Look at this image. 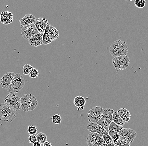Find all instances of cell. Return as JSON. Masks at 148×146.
I'll return each mask as SVG.
<instances>
[{
    "instance_id": "cell-1",
    "label": "cell",
    "mask_w": 148,
    "mask_h": 146,
    "mask_svg": "<svg viewBox=\"0 0 148 146\" xmlns=\"http://www.w3.org/2000/svg\"><path fill=\"white\" fill-rule=\"evenodd\" d=\"M21 109L24 112L35 110L38 105L36 98L31 94H25L20 98Z\"/></svg>"
},
{
    "instance_id": "cell-2",
    "label": "cell",
    "mask_w": 148,
    "mask_h": 146,
    "mask_svg": "<svg viewBox=\"0 0 148 146\" xmlns=\"http://www.w3.org/2000/svg\"><path fill=\"white\" fill-rule=\"evenodd\" d=\"M16 117V111L8 107L5 103L0 104V121L12 123Z\"/></svg>"
},
{
    "instance_id": "cell-3",
    "label": "cell",
    "mask_w": 148,
    "mask_h": 146,
    "mask_svg": "<svg viewBox=\"0 0 148 146\" xmlns=\"http://www.w3.org/2000/svg\"><path fill=\"white\" fill-rule=\"evenodd\" d=\"M25 85V79L23 76L20 73L16 74L7 88V91L9 93H18L23 89Z\"/></svg>"
},
{
    "instance_id": "cell-4",
    "label": "cell",
    "mask_w": 148,
    "mask_h": 146,
    "mask_svg": "<svg viewBox=\"0 0 148 146\" xmlns=\"http://www.w3.org/2000/svg\"><path fill=\"white\" fill-rule=\"evenodd\" d=\"M20 98L16 93H10L5 98L4 102L9 108L17 111L21 109Z\"/></svg>"
},
{
    "instance_id": "cell-5",
    "label": "cell",
    "mask_w": 148,
    "mask_h": 146,
    "mask_svg": "<svg viewBox=\"0 0 148 146\" xmlns=\"http://www.w3.org/2000/svg\"><path fill=\"white\" fill-rule=\"evenodd\" d=\"M114 111L111 109H105L101 118L98 121L97 124L104 127L108 132L109 126L112 121V116Z\"/></svg>"
},
{
    "instance_id": "cell-6",
    "label": "cell",
    "mask_w": 148,
    "mask_h": 146,
    "mask_svg": "<svg viewBox=\"0 0 148 146\" xmlns=\"http://www.w3.org/2000/svg\"><path fill=\"white\" fill-rule=\"evenodd\" d=\"M130 62L129 57L127 55L114 57L112 60L113 65L118 71H123L126 69L129 66Z\"/></svg>"
},
{
    "instance_id": "cell-7",
    "label": "cell",
    "mask_w": 148,
    "mask_h": 146,
    "mask_svg": "<svg viewBox=\"0 0 148 146\" xmlns=\"http://www.w3.org/2000/svg\"><path fill=\"white\" fill-rule=\"evenodd\" d=\"M104 109L100 106H96L88 112L87 117L89 122L97 123L101 118Z\"/></svg>"
},
{
    "instance_id": "cell-8",
    "label": "cell",
    "mask_w": 148,
    "mask_h": 146,
    "mask_svg": "<svg viewBox=\"0 0 148 146\" xmlns=\"http://www.w3.org/2000/svg\"><path fill=\"white\" fill-rule=\"evenodd\" d=\"M120 139L127 142H133L137 136L136 131L130 128H123L118 133Z\"/></svg>"
},
{
    "instance_id": "cell-9",
    "label": "cell",
    "mask_w": 148,
    "mask_h": 146,
    "mask_svg": "<svg viewBox=\"0 0 148 146\" xmlns=\"http://www.w3.org/2000/svg\"><path fill=\"white\" fill-rule=\"evenodd\" d=\"M21 34L23 38L29 39L35 34L39 33L34 23L25 26H21Z\"/></svg>"
},
{
    "instance_id": "cell-10",
    "label": "cell",
    "mask_w": 148,
    "mask_h": 146,
    "mask_svg": "<svg viewBox=\"0 0 148 146\" xmlns=\"http://www.w3.org/2000/svg\"><path fill=\"white\" fill-rule=\"evenodd\" d=\"M87 129L90 132L97 133L102 137L104 134H108V132L104 127L97 123L90 122L87 126Z\"/></svg>"
},
{
    "instance_id": "cell-11",
    "label": "cell",
    "mask_w": 148,
    "mask_h": 146,
    "mask_svg": "<svg viewBox=\"0 0 148 146\" xmlns=\"http://www.w3.org/2000/svg\"><path fill=\"white\" fill-rule=\"evenodd\" d=\"M15 75V74L13 72H9L5 74L1 79L2 87L4 89H7L9 87Z\"/></svg>"
},
{
    "instance_id": "cell-12",
    "label": "cell",
    "mask_w": 148,
    "mask_h": 146,
    "mask_svg": "<svg viewBox=\"0 0 148 146\" xmlns=\"http://www.w3.org/2000/svg\"><path fill=\"white\" fill-rule=\"evenodd\" d=\"M43 33H38L28 39L29 43L32 47H37L41 46L42 44Z\"/></svg>"
},
{
    "instance_id": "cell-13",
    "label": "cell",
    "mask_w": 148,
    "mask_h": 146,
    "mask_svg": "<svg viewBox=\"0 0 148 146\" xmlns=\"http://www.w3.org/2000/svg\"><path fill=\"white\" fill-rule=\"evenodd\" d=\"M34 24L39 32L43 33L48 23V20L45 18H36Z\"/></svg>"
},
{
    "instance_id": "cell-14",
    "label": "cell",
    "mask_w": 148,
    "mask_h": 146,
    "mask_svg": "<svg viewBox=\"0 0 148 146\" xmlns=\"http://www.w3.org/2000/svg\"><path fill=\"white\" fill-rule=\"evenodd\" d=\"M14 14L9 11L2 12L0 16V20L2 23L9 25L13 21Z\"/></svg>"
},
{
    "instance_id": "cell-15",
    "label": "cell",
    "mask_w": 148,
    "mask_h": 146,
    "mask_svg": "<svg viewBox=\"0 0 148 146\" xmlns=\"http://www.w3.org/2000/svg\"><path fill=\"white\" fill-rule=\"evenodd\" d=\"M100 136L97 133L91 132L87 138V143L88 146H97L98 140Z\"/></svg>"
},
{
    "instance_id": "cell-16",
    "label": "cell",
    "mask_w": 148,
    "mask_h": 146,
    "mask_svg": "<svg viewBox=\"0 0 148 146\" xmlns=\"http://www.w3.org/2000/svg\"><path fill=\"white\" fill-rule=\"evenodd\" d=\"M36 19V17L32 15L26 14L23 18L19 20L20 27L25 26L34 23Z\"/></svg>"
},
{
    "instance_id": "cell-17",
    "label": "cell",
    "mask_w": 148,
    "mask_h": 146,
    "mask_svg": "<svg viewBox=\"0 0 148 146\" xmlns=\"http://www.w3.org/2000/svg\"><path fill=\"white\" fill-rule=\"evenodd\" d=\"M128 52L127 51H125L119 48H116L112 44L110 48V53L112 56L114 57H119L122 55H127Z\"/></svg>"
},
{
    "instance_id": "cell-18",
    "label": "cell",
    "mask_w": 148,
    "mask_h": 146,
    "mask_svg": "<svg viewBox=\"0 0 148 146\" xmlns=\"http://www.w3.org/2000/svg\"><path fill=\"white\" fill-rule=\"evenodd\" d=\"M123 128V127L120 126L113 121H112L109 126L108 134L112 137L115 134H118L119 132Z\"/></svg>"
},
{
    "instance_id": "cell-19",
    "label": "cell",
    "mask_w": 148,
    "mask_h": 146,
    "mask_svg": "<svg viewBox=\"0 0 148 146\" xmlns=\"http://www.w3.org/2000/svg\"><path fill=\"white\" fill-rule=\"evenodd\" d=\"M121 118L126 123H129L130 121L131 116L130 112L128 110L125 108H120L117 111Z\"/></svg>"
},
{
    "instance_id": "cell-20",
    "label": "cell",
    "mask_w": 148,
    "mask_h": 146,
    "mask_svg": "<svg viewBox=\"0 0 148 146\" xmlns=\"http://www.w3.org/2000/svg\"><path fill=\"white\" fill-rule=\"evenodd\" d=\"M112 45L116 48H119L120 49L128 52V49H129L128 47H127V43L124 41H122L120 40H118L113 42Z\"/></svg>"
},
{
    "instance_id": "cell-21",
    "label": "cell",
    "mask_w": 148,
    "mask_h": 146,
    "mask_svg": "<svg viewBox=\"0 0 148 146\" xmlns=\"http://www.w3.org/2000/svg\"><path fill=\"white\" fill-rule=\"evenodd\" d=\"M49 35L52 41H54L56 40L59 38V31L57 30V29L53 26L51 25L49 29Z\"/></svg>"
},
{
    "instance_id": "cell-22",
    "label": "cell",
    "mask_w": 148,
    "mask_h": 146,
    "mask_svg": "<svg viewBox=\"0 0 148 146\" xmlns=\"http://www.w3.org/2000/svg\"><path fill=\"white\" fill-rule=\"evenodd\" d=\"M51 25L48 24L45 31L43 33V39H42V44L44 45H48L52 42L49 35V29Z\"/></svg>"
},
{
    "instance_id": "cell-23",
    "label": "cell",
    "mask_w": 148,
    "mask_h": 146,
    "mask_svg": "<svg viewBox=\"0 0 148 146\" xmlns=\"http://www.w3.org/2000/svg\"><path fill=\"white\" fill-rule=\"evenodd\" d=\"M112 121L120 126L123 127L126 122L121 118L117 112H114L112 116Z\"/></svg>"
},
{
    "instance_id": "cell-24",
    "label": "cell",
    "mask_w": 148,
    "mask_h": 146,
    "mask_svg": "<svg viewBox=\"0 0 148 146\" xmlns=\"http://www.w3.org/2000/svg\"><path fill=\"white\" fill-rule=\"evenodd\" d=\"M86 103V101L83 97L81 96H77L74 100V104L77 108L84 107Z\"/></svg>"
},
{
    "instance_id": "cell-25",
    "label": "cell",
    "mask_w": 148,
    "mask_h": 146,
    "mask_svg": "<svg viewBox=\"0 0 148 146\" xmlns=\"http://www.w3.org/2000/svg\"><path fill=\"white\" fill-rule=\"evenodd\" d=\"M36 136L38 141H39L41 144H43L44 142L47 141V136L44 133L40 132V133H38L37 135Z\"/></svg>"
},
{
    "instance_id": "cell-26",
    "label": "cell",
    "mask_w": 148,
    "mask_h": 146,
    "mask_svg": "<svg viewBox=\"0 0 148 146\" xmlns=\"http://www.w3.org/2000/svg\"><path fill=\"white\" fill-rule=\"evenodd\" d=\"M34 68L33 66H31L29 64H25L24 66L23 67V74L24 75H29L30 73V72L32 71V69Z\"/></svg>"
},
{
    "instance_id": "cell-27",
    "label": "cell",
    "mask_w": 148,
    "mask_h": 146,
    "mask_svg": "<svg viewBox=\"0 0 148 146\" xmlns=\"http://www.w3.org/2000/svg\"><path fill=\"white\" fill-rule=\"evenodd\" d=\"M38 128L35 125H29L27 127V132L29 135H35L38 132Z\"/></svg>"
},
{
    "instance_id": "cell-28",
    "label": "cell",
    "mask_w": 148,
    "mask_h": 146,
    "mask_svg": "<svg viewBox=\"0 0 148 146\" xmlns=\"http://www.w3.org/2000/svg\"><path fill=\"white\" fill-rule=\"evenodd\" d=\"M52 121L55 124H59L62 122V118L59 114H55L52 117Z\"/></svg>"
},
{
    "instance_id": "cell-29",
    "label": "cell",
    "mask_w": 148,
    "mask_h": 146,
    "mask_svg": "<svg viewBox=\"0 0 148 146\" xmlns=\"http://www.w3.org/2000/svg\"><path fill=\"white\" fill-rule=\"evenodd\" d=\"M134 3L137 8L140 9L145 7L146 4V1L145 0H135Z\"/></svg>"
},
{
    "instance_id": "cell-30",
    "label": "cell",
    "mask_w": 148,
    "mask_h": 146,
    "mask_svg": "<svg viewBox=\"0 0 148 146\" xmlns=\"http://www.w3.org/2000/svg\"><path fill=\"white\" fill-rule=\"evenodd\" d=\"M39 73L38 71L37 70L36 68H33L32 70V71L30 72V73L29 74V77L31 78H36L38 76Z\"/></svg>"
},
{
    "instance_id": "cell-31",
    "label": "cell",
    "mask_w": 148,
    "mask_h": 146,
    "mask_svg": "<svg viewBox=\"0 0 148 146\" xmlns=\"http://www.w3.org/2000/svg\"><path fill=\"white\" fill-rule=\"evenodd\" d=\"M130 142H127L120 138L115 144L116 145L118 146H130Z\"/></svg>"
},
{
    "instance_id": "cell-32",
    "label": "cell",
    "mask_w": 148,
    "mask_h": 146,
    "mask_svg": "<svg viewBox=\"0 0 148 146\" xmlns=\"http://www.w3.org/2000/svg\"><path fill=\"white\" fill-rule=\"evenodd\" d=\"M102 137L107 145L110 144V143H112V142H113L112 138V137L109 134H104L103 135V136Z\"/></svg>"
},
{
    "instance_id": "cell-33",
    "label": "cell",
    "mask_w": 148,
    "mask_h": 146,
    "mask_svg": "<svg viewBox=\"0 0 148 146\" xmlns=\"http://www.w3.org/2000/svg\"><path fill=\"white\" fill-rule=\"evenodd\" d=\"M28 140L29 143L32 144H34L35 142L38 141L37 136L35 135H30L28 137Z\"/></svg>"
},
{
    "instance_id": "cell-34",
    "label": "cell",
    "mask_w": 148,
    "mask_h": 146,
    "mask_svg": "<svg viewBox=\"0 0 148 146\" xmlns=\"http://www.w3.org/2000/svg\"><path fill=\"white\" fill-rule=\"evenodd\" d=\"M106 142L104 141L102 137L100 136L98 140V143H97V146H100L102 145L103 144H106Z\"/></svg>"
},
{
    "instance_id": "cell-35",
    "label": "cell",
    "mask_w": 148,
    "mask_h": 146,
    "mask_svg": "<svg viewBox=\"0 0 148 146\" xmlns=\"http://www.w3.org/2000/svg\"><path fill=\"white\" fill-rule=\"evenodd\" d=\"M112 138L113 141L114 143L115 144V143L119 140V139H120V136L118 134H115V135H114L113 136Z\"/></svg>"
},
{
    "instance_id": "cell-36",
    "label": "cell",
    "mask_w": 148,
    "mask_h": 146,
    "mask_svg": "<svg viewBox=\"0 0 148 146\" xmlns=\"http://www.w3.org/2000/svg\"><path fill=\"white\" fill-rule=\"evenodd\" d=\"M43 146H51L52 145L49 141H46L43 144Z\"/></svg>"
},
{
    "instance_id": "cell-37",
    "label": "cell",
    "mask_w": 148,
    "mask_h": 146,
    "mask_svg": "<svg viewBox=\"0 0 148 146\" xmlns=\"http://www.w3.org/2000/svg\"><path fill=\"white\" fill-rule=\"evenodd\" d=\"M41 145V143L38 141H36L33 144V146H40Z\"/></svg>"
},
{
    "instance_id": "cell-38",
    "label": "cell",
    "mask_w": 148,
    "mask_h": 146,
    "mask_svg": "<svg viewBox=\"0 0 148 146\" xmlns=\"http://www.w3.org/2000/svg\"><path fill=\"white\" fill-rule=\"evenodd\" d=\"M115 145H116L114 142H112V143H110V144H108V145H107V146H114Z\"/></svg>"
},
{
    "instance_id": "cell-39",
    "label": "cell",
    "mask_w": 148,
    "mask_h": 146,
    "mask_svg": "<svg viewBox=\"0 0 148 146\" xmlns=\"http://www.w3.org/2000/svg\"><path fill=\"white\" fill-rule=\"evenodd\" d=\"M129 1H133V0H129Z\"/></svg>"
}]
</instances>
